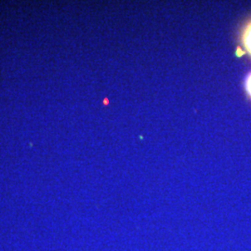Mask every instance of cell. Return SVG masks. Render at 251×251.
I'll return each instance as SVG.
<instances>
[{"mask_svg": "<svg viewBox=\"0 0 251 251\" xmlns=\"http://www.w3.org/2000/svg\"><path fill=\"white\" fill-rule=\"evenodd\" d=\"M243 44L247 50V52L251 55V22L247 23L245 26L244 32H243V36H242Z\"/></svg>", "mask_w": 251, "mask_h": 251, "instance_id": "obj_1", "label": "cell"}, {"mask_svg": "<svg viewBox=\"0 0 251 251\" xmlns=\"http://www.w3.org/2000/svg\"><path fill=\"white\" fill-rule=\"evenodd\" d=\"M245 88H246V91L247 93L250 95L251 97V73L248 75L247 78H246V81H245Z\"/></svg>", "mask_w": 251, "mask_h": 251, "instance_id": "obj_2", "label": "cell"}]
</instances>
